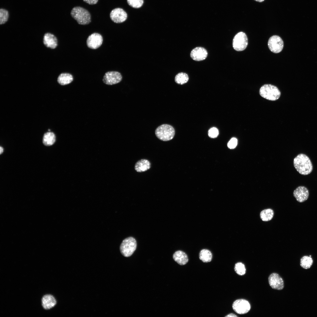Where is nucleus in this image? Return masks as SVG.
I'll list each match as a JSON object with an SVG mask.
<instances>
[{"label": "nucleus", "instance_id": "obj_7", "mask_svg": "<svg viewBox=\"0 0 317 317\" xmlns=\"http://www.w3.org/2000/svg\"><path fill=\"white\" fill-rule=\"evenodd\" d=\"M268 45L271 51L277 53H280L282 50L284 43L280 37L278 36L274 35L269 39Z\"/></svg>", "mask_w": 317, "mask_h": 317}, {"label": "nucleus", "instance_id": "obj_3", "mask_svg": "<svg viewBox=\"0 0 317 317\" xmlns=\"http://www.w3.org/2000/svg\"><path fill=\"white\" fill-rule=\"evenodd\" d=\"M259 93L261 96L267 100L275 101L280 97L281 92L276 86L271 84H265L260 88Z\"/></svg>", "mask_w": 317, "mask_h": 317}, {"label": "nucleus", "instance_id": "obj_23", "mask_svg": "<svg viewBox=\"0 0 317 317\" xmlns=\"http://www.w3.org/2000/svg\"><path fill=\"white\" fill-rule=\"evenodd\" d=\"M313 262V260L311 257L304 256L300 259V265L303 268L308 269L312 266Z\"/></svg>", "mask_w": 317, "mask_h": 317}, {"label": "nucleus", "instance_id": "obj_30", "mask_svg": "<svg viewBox=\"0 0 317 317\" xmlns=\"http://www.w3.org/2000/svg\"><path fill=\"white\" fill-rule=\"evenodd\" d=\"M83 1L88 4L93 5L97 4L98 0H83Z\"/></svg>", "mask_w": 317, "mask_h": 317}, {"label": "nucleus", "instance_id": "obj_19", "mask_svg": "<svg viewBox=\"0 0 317 317\" xmlns=\"http://www.w3.org/2000/svg\"><path fill=\"white\" fill-rule=\"evenodd\" d=\"M73 80V77L71 74L67 73H62L58 77L57 81L60 85H65L70 83Z\"/></svg>", "mask_w": 317, "mask_h": 317}, {"label": "nucleus", "instance_id": "obj_8", "mask_svg": "<svg viewBox=\"0 0 317 317\" xmlns=\"http://www.w3.org/2000/svg\"><path fill=\"white\" fill-rule=\"evenodd\" d=\"M232 307L235 312L240 314L247 313L251 308L249 302L246 300L242 299L235 300L232 304Z\"/></svg>", "mask_w": 317, "mask_h": 317}, {"label": "nucleus", "instance_id": "obj_17", "mask_svg": "<svg viewBox=\"0 0 317 317\" xmlns=\"http://www.w3.org/2000/svg\"><path fill=\"white\" fill-rule=\"evenodd\" d=\"M173 258L175 261L180 265L186 264L188 260L186 254L181 250L176 252L173 254Z\"/></svg>", "mask_w": 317, "mask_h": 317}, {"label": "nucleus", "instance_id": "obj_14", "mask_svg": "<svg viewBox=\"0 0 317 317\" xmlns=\"http://www.w3.org/2000/svg\"><path fill=\"white\" fill-rule=\"evenodd\" d=\"M190 55L191 58L194 60L202 61L206 58L208 55V52L204 48L197 47L191 51Z\"/></svg>", "mask_w": 317, "mask_h": 317}, {"label": "nucleus", "instance_id": "obj_1", "mask_svg": "<svg viewBox=\"0 0 317 317\" xmlns=\"http://www.w3.org/2000/svg\"><path fill=\"white\" fill-rule=\"evenodd\" d=\"M294 166L300 174L306 175L310 173L313 170V166L309 158L306 154H300L294 159Z\"/></svg>", "mask_w": 317, "mask_h": 317}, {"label": "nucleus", "instance_id": "obj_4", "mask_svg": "<svg viewBox=\"0 0 317 317\" xmlns=\"http://www.w3.org/2000/svg\"><path fill=\"white\" fill-rule=\"evenodd\" d=\"M155 133L159 139L162 141H167L171 140L173 138L175 131L171 126L168 124H163L156 129Z\"/></svg>", "mask_w": 317, "mask_h": 317}, {"label": "nucleus", "instance_id": "obj_25", "mask_svg": "<svg viewBox=\"0 0 317 317\" xmlns=\"http://www.w3.org/2000/svg\"><path fill=\"white\" fill-rule=\"evenodd\" d=\"M234 269L236 272L240 275H243L246 272L245 266L241 262L236 263L235 265Z\"/></svg>", "mask_w": 317, "mask_h": 317}, {"label": "nucleus", "instance_id": "obj_33", "mask_svg": "<svg viewBox=\"0 0 317 317\" xmlns=\"http://www.w3.org/2000/svg\"><path fill=\"white\" fill-rule=\"evenodd\" d=\"M255 0L256 1L259 2H262V1H264V0Z\"/></svg>", "mask_w": 317, "mask_h": 317}, {"label": "nucleus", "instance_id": "obj_13", "mask_svg": "<svg viewBox=\"0 0 317 317\" xmlns=\"http://www.w3.org/2000/svg\"><path fill=\"white\" fill-rule=\"evenodd\" d=\"M294 196L299 203L303 202L308 199L309 193L308 189L304 186H299L294 191Z\"/></svg>", "mask_w": 317, "mask_h": 317}, {"label": "nucleus", "instance_id": "obj_5", "mask_svg": "<svg viewBox=\"0 0 317 317\" xmlns=\"http://www.w3.org/2000/svg\"><path fill=\"white\" fill-rule=\"evenodd\" d=\"M136 242L135 238L132 237H127L124 240L121 244V253L125 257H129L136 250Z\"/></svg>", "mask_w": 317, "mask_h": 317}, {"label": "nucleus", "instance_id": "obj_11", "mask_svg": "<svg viewBox=\"0 0 317 317\" xmlns=\"http://www.w3.org/2000/svg\"><path fill=\"white\" fill-rule=\"evenodd\" d=\"M103 42V38L100 34L94 33L89 36L87 40V44L90 48L95 49L100 47Z\"/></svg>", "mask_w": 317, "mask_h": 317}, {"label": "nucleus", "instance_id": "obj_22", "mask_svg": "<svg viewBox=\"0 0 317 317\" xmlns=\"http://www.w3.org/2000/svg\"><path fill=\"white\" fill-rule=\"evenodd\" d=\"M274 215L273 210L269 208L262 210L260 213V216L262 221H268L272 219Z\"/></svg>", "mask_w": 317, "mask_h": 317}, {"label": "nucleus", "instance_id": "obj_18", "mask_svg": "<svg viewBox=\"0 0 317 317\" xmlns=\"http://www.w3.org/2000/svg\"><path fill=\"white\" fill-rule=\"evenodd\" d=\"M151 167V163L148 160L142 159L138 161L135 163V169L138 172L145 171Z\"/></svg>", "mask_w": 317, "mask_h": 317}, {"label": "nucleus", "instance_id": "obj_16", "mask_svg": "<svg viewBox=\"0 0 317 317\" xmlns=\"http://www.w3.org/2000/svg\"><path fill=\"white\" fill-rule=\"evenodd\" d=\"M43 43L46 47L52 49L55 48L58 45L56 37L50 33L45 34L43 38Z\"/></svg>", "mask_w": 317, "mask_h": 317}, {"label": "nucleus", "instance_id": "obj_15", "mask_svg": "<svg viewBox=\"0 0 317 317\" xmlns=\"http://www.w3.org/2000/svg\"><path fill=\"white\" fill-rule=\"evenodd\" d=\"M42 305L45 310H49L53 307L56 304V299L50 294H46L43 296L41 299Z\"/></svg>", "mask_w": 317, "mask_h": 317}, {"label": "nucleus", "instance_id": "obj_12", "mask_svg": "<svg viewBox=\"0 0 317 317\" xmlns=\"http://www.w3.org/2000/svg\"><path fill=\"white\" fill-rule=\"evenodd\" d=\"M268 281L270 286L273 289L281 290L284 287V281L281 277L277 274L273 273L269 277Z\"/></svg>", "mask_w": 317, "mask_h": 317}, {"label": "nucleus", "instance_id": "obj_26", "mask_svg": "<svg viewBox=\"0 0 317 317\" xmlns=\"http://www.w3.org/2000/svg\"><path fill=\"white\" fill-rule=\"evenodd\" d=\"M9 13L6 9H0V24H4L6 23L8 19Z\"/></svg>", "mask_w": 317, "mask_h": 317}, {"label": "nucleus", "instance_id": "obj_10", "mask_svg": "<svg viewBox=\"0 0 317 317\" xmlns=\"http://www.w3.org/2000/svg\"><path fill=\"white\" fill-rule=\"evenodd\" d=\"M110 16L111 20L114 22L120 23L126 20L127 15L123 9L118 8L113 9L111 11Z\"/></svg>", "mask_w": 317, "mask_h": 317}, {"label": "nucleus", "instance_id": "obj_20", "mask_svg": "<svg viewBox=\"0 0 317 317\" xmlns=\"http://www.w3.org/2000/svg\"><path fill=\"white\" fill-rule=\"evenodd\" d=\"M55 140L56 137L55 134L53 132L48 131L44 134L43 142L46 146H50L55 143Z\"/></svg>", "mask_w": 317, "mask_h": 317}, {"label": "nucleus", "instance_id": "obj_29", "mask_svg": "<svg viewBox=\"0 0 317 317\" xmlns=\"http://www.w3.org/2000/svg\"><path fill=\"white\" fill-rule=\"evenodd\" d=\"M237 143V139L235 137L232 138L227 144V146L230 149H232L236 146Z\"/></svg>", "mask_w": 317, "mask_h": 317}, {"label": "nucleus", "instance_id": "obj_2", "mask_svg": "<svg viewBox=\"0 0 317 317\" xmlns=\"http://www.w3.org/2000/svg\"><path fill=\"white\" fill-rule=\"evenodd\" d=\"M71 15L80 25L88 24L91 21V16L89 12L81 7H74L71 11Z\"/></svg>", "mask_w": 317, "mask_h": 317}, {"label": "nucleus", "instance_id": "obj_27", "mask_svg": "<svg viewBox=\"0 0 317 317\" xmlns=\"http://www.w3.org/2000/svg\"><path fill=\"white\" fill-rule=\"evenodd\" d=\"M127 1L130 6L136 9L141 7L144 3V0H127Z\"/></svg>", "mask_w": 317, "mask_h": 317}, {"label": "nucleus", "instance_id": "obj_9", "mask_svg": "<svg viewBox=\"0 0 317 317\" xmlns=\"http://www.w3.org/2000/svg\"><path fill=\"white\" fill-rule=\"evenodd\" d=\"M122 77L119 72L109 71L104 74L103 79L104 83L108 85H113L119 82L122 80Z\"/></svg>", "mask_w": 317, "mask_h": 317}, {"label": "nucleus", "instance_id": "obj_21", "mask_svg": "<svg viewBox=\"0 0 317 317\" xmlns=\"http://www.w3.org/2000/svg\"><path fill=\"white\" fill-rule=\"evenodd\" d=\"M199 257L200 259L203 262L207 263L211 261L213 256L210 250L206 249H203L200 251Z\"/></svg>", "mask_w": 317, "mask_h": 317}, {"label": "nucleus", "instance_id": "obj_24", "mask_svg": "<svg viewBox=\"0 0 317 317\" xmlns=\"http://www.w3.org/2000/svg\"><path fill=\"white\" fill-rule=\"evenodd\" d=\"M189 80L188 75L183 72L178 74L175 78V82L177 84L183 85L186 83Z\"/></svg>", "mask_w": 317, "mask_h": 317}, {"label": "nucleus", "instance_id": "obj_6", "mask_svg": "<svg viewBox=\"0 0 317 317\" xmlns=\"http://www.w3.org/2000/svg\"><path fill=\"white\" fill-rule=\"evenodd\" d=\"M248 45V38L246 34L240 32L234 36L232 42L233 48L238 51H242L246 49Z\"/></svg>", "mask_w": 317, "mask_h": 317}, {"label": "nucleus", "instance_id": "obj_31", "mask_svg": "<svg viewBox=\"0 0 317 317\" xmlns=\"http://www.w3.org/2000/svg\"><path fill=\"white\" fill-rule=\"evenodd\" d=\"M225 317H237V316H236V315H235V314H233V313H230L227 315Z\"/></svg>", "mask_w": 317, "mask_h": 317}, {"label": "nucleus", "instance_id": "obj_32", "mask_svg": "<svg viewBox=\"0 0 317 317\" xmlns=\"http://www.w3.org/2000/svg\"><path fill=\"white\" fill-rule=\"evenodd\" d=\"M0 154H1L3 152V150H4L3 148L2 147H1V146H0Z\"/></svg>", "mask_w": 317, "mask_h": 317}, {"label": "nucleus", "instance_id": "obj_28", "mask_svg": "<svg viewBox=\"0 0 317 317\" xmlns=\"http://www.w3.org/2000/svg\"><path fill=\"white\" fill-rule=\"evenodd\" d=\"M219 134V131L218 129L215 127H212L210 128L208 131V135L209 136L212 138L217 137Z\"/></svg>", "mask_w": 317, "mask_h": 317}]
</instances>
